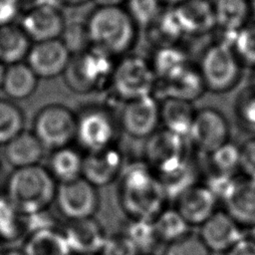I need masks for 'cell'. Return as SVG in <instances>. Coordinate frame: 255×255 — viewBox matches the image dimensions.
Returning a JSON list of instances; mask_svg holds the SVG:
<instances>
[{"label":"cell","mask_w":255,"mask_h":255,"mask_svg":"<svg viewBox=\"0 0 255 255\" xmlns=\"http://www.w3.org/2000/svg\"><path fill=\"white\" fill-rule=\"evenodd\" d=\"M118 179L119 203L129 219L153 220L165 208L164 188L143 160L126 163Z\"/></svg>","instance_id":"1"},{"label":"cell","mask_w":255,"mask_h":255,"mask_svg":"<svg viewBox=\"0 0 255 255\" xmlns=\"http://www.w3.org/2000/svg\"><path fill=\"white\" fill-rule=\"evenodd\" d=\"M91 47L115 59L128 55L138 27L124 6H96L86 21Z\"/></svg>","instance_id":"2"},{"label":"cell","mask_w":255,"mask_h":255,"mask_svg":"<svg viewBox=\"0 0 255 255\" xmlns=\"http://www.w3.org/2000/svg\"><path fill=\"white\" fill-rule=\"evenodd\" d=\"M57 181L41 164L15 168L6 183L5 195L23 214L49 209L55 201Z\"/></svg>","instance_id":"3"},{"label":"cell","mask_w":255,"mask_h":255,"mask_svg":"<svg viewBox=\"0 0 255 255\" xmlns=\"http://www.w3.org/2000/svg\"><path fill=\"white\" fill-rule=\"evenodd\" d=\"M115 66L114 59L90 47L71 56L63 74L67 87L78 94H88L99 91L110 81Z\"/></svg>","instance_id":"4"},{"label":"cell","mask_w":255,"mask_h":255,"mask_svg":"<svg viewBox=\"0 0 255 255\" xmlns=\"http://www.w3.org/2000/svg\"><path fill=\"white\" fill-rule=\"evenodd\" d=\"M157 79L150 61L138 55H125L115 63L110 87L117 98L128 102L153 95Z\"/></svg>","instance_id":"5"},{"label":"cell","mask_w":255,"mask_h":255,"mask_svg":"<svg viewBox=\"0 0 255 255\" xmlns=\"http://www.w3.org/2000/svg\"><path fill=\"white\" fill-rule=\"evenodd\" d=\"M119 121L106 107L91 106L77 114L76 139L87 152L116 145Z\"/></svg>","instance_id":"6"},{"label":"cell","mask_w":255,"mask_h":255,"mask_svg":"<svg viewBox=\"0 0 255 255\" xmlns=\"http://www.w3.org/2000/svg\"><path fill=\"white\" fill-rule=\"evenodd\" d=\"M32 129L45 148L71 145L76 139L77 114L61 104L44 106L35 115Z\"/></svg>","instance_id":"7"},{"label":"cell","mask_w":255,"mask_h":255,"mask_svg":"<svg viewBox=\"0 0 255 255\" xmlns=\"http://www.w3.org/2000/svg\"><path fill=\"white\" fill-rule=\"evenodd\" d=\"M206 90L224 93L231 90L240 76L239 60L226 42H218L208 47L198 67Z\"/></svg>","instance_id":"8"},{"label":"cell","mask_w":255,"mask_h":255,"mask_svg":"<svg viewBox=\"0 0 255 255\" xmlns=\"http://www.w3.org/2000/svg\"><path fill=\"white\" fill-rule=\"evenodd\" d=\"M186 141L187 138L164 128L157 129L146 138L143 161L157 176L164 175L189 157Z\"/></svg>","instance_id":"9"},{"label":"cell","mask_w":255,"mask_h":255,"mask_svg":"<svg viewBox=\"0 0 255 255\" xmlns=\"http://www.w3.org/2000/svg\"><path fill=\"white\" fill-rule=\"evenodd\" d=\"M55 202L61 214L68 220L94 217L100 205L98 188L83 176L58 183Z\"/></svg>","instance_id":"10"},{"label":"cell","mask_w":255,"mask_h":255,"mask_svg":"<svg viewBox=\"0 0 255 255\" xmlns=\"http://www.w3.org/2000/svg\"><path fill=\"white\" fill-rule=\"evenodd\" d=\"M61 9L54 3H34L22 15L20 27L33 43L60 39L66 26Z\"/></svg>","instance_id":"11"},{"label":"cell","mask_w":255,"mask_h":255,"mask_svg":"<svg viewBox=\"0 0 255 255\" xmlns=\"http://www.w3.org/2000/svg\"><path fill=\"white\" fill-rule=\"evenodd\" d=\"M159 124V102L153 95L125 102L119 118L120 128L133 138L146 139Z\"/></svg>","instance_id":"12"},{"label":"cell","mask_w":255,"mask_h":255,"mask_svg":"<svg viewBox=\"0 0 255 255\" xmlns=\"http://www.w3.org/2000/svg\"><path fill=\"white\" fill-rule=\"evenodd\" d=\"M229 127L224 116L212 108L197 110L188 140L201 152L210 154L228 141Z\"/></svg>","instance_id":"13"},{"label":"cell","mask_w":255,"mask_h":255,"mask_svg":"<svg viewBox=\"0 0 255 255\" xmlns=\"http://www.w3.org/2000/svg\"><path fill=\"white\" fill-rule=\"evenodd\" d=\"M71 53L61 39L33 43L26 57V64L39 79H52L63 75Z\"/></svg>","instance_id":"14"},{"label":"cell","mask_w":255,"mask_h":255,"mask_svg":"<svg viewBox=\"0 0 255 255\" xmlns=\"http://www.w3.org/2000/svg\"><path fill=\"white\" fill-rule=\"evenodd\" d=\"M121 149L114 145L84 154L82 176L94 186L103 187L119 178L125 166Z\"/></svg>","instance_id":"15"},{"label":"cell","mask_w":255,"mask_h":255,"mask_svg":"<svg viewBox=\"0 0 255 255\" xmlns=\"http://www.w3.org/2000/svg\"><path fill=\"white\" fill-rule=\"evenodd\" d=\"M62 232L74 255H99L108 238L95 217L68 220Z\"/></svg>","instance_id":"16"},{"label":"cell","mask_w":255,"mask_h":255,"mask_svg":"<svg viewBox=\"0 0 255 255\" xmlns=\"http://www.w3.org/2000/svg\"><path fill=\"white\" fill-rule=\"evenodd\" d=\"M198 235L210 252L228 251L244 238L241 226L226 211H215L200 225Z\"/></svg>","instance_id":"17"},{"label":"cell","mask_w":255,"mask_h":255,"mask_svg":"<svg viewBox=\"0 0 255 255\" xmlns=\"http://www.w3.org/2000/svg\"><path fill=\"white\" fill-rule=\"evenodd\" d=\"M171 9L183 35L201 36L216 28L214 6L209 0H184Z\"/></svg>","instance_id":"18"},{"label":"cell","mask_w":255,"mask_h":255,"mask_svg":"<svg viewBox=\"0 0 255 255\" xmlns=\"http://www.w3.org/2000/svg\"><path fill=\"white\" fill-rule=\"evenodd\" d=\"M175 200V208L189 226H200L205 222L216 211L218 201L205 184L197 183L182 192Z\"/></svg>","instance_id":"19"},{"label":"cell","mask_w":255,"mask_h":255,"mask_svg":"<svg viewBox=\"0 0 255 255\" xmlns=\"http://www.w3.org/2000/svg\"><path fill=\"white\" fill-rule=\"evenodd\" d=\"M155 91L159 92L162 99L172 98L192 103L202 96L206 88L198 68L188 64L172 77L157 81Z\"/></svg>","instance_id":"20"},{"label":"cell","mask_w":255,"mask_h":255,"mask_svg":"<svg viewBox=\"0 0 255 255\" xmlns=\"http://www.w3.org/2000/svg\"><path fill=\"white\" fill-rule=\"evenodd\" d=\"M226 212L240 226H255V181L246 177L236 178L223 200Z\"/></svg>","instance_id":"21"},{"label":"cell","mask_w":255,"mask_h":255,"mask_svg":"<svg viewBox=\"0 0 255 255\" xmlns=\"http://www.w3.org/2000/svg\"><path fill=\"white\" fill-rule=\"evenodd\" d=\"M45 147L32 131L23 130L4 145L3 155L6 161L15 168L40 164Z\"/></svg>","instance_id":"22"},{"label":"cell","mask_w":255,"mask_h":255,"mask_svg":"<svg viewBox=\"0 0 255 255\" xmlns=\"http://www.w3.org/2000/svg\"><path fill=\"white\" fill-rule=\"evenodd\" d=\"M195 112L190 102L172 98L162 99L159 103V121L162 128L188 139Z\"/></svg>","instance_id":"23"},{"label":"cell","mask_w":255,"mask_h":255,"mask_svg":"<svg viewBox=\"0 0 255 255\" xmlns=\"http://www.w3.org/2000/svg\"><path fill=\"white\" fill-rule=\"evenodd\" d=\"M216 27L231 36L247 24L252 10L250 0H215L213 2Z\"/></svg>","instance_id":"24"},{"label":"cell","mask_w":255,"mask_h":255,"mask_svg":"<svg viewBox=\"0 0 255 255\" xmlns=\"http://www.w3.org/2000/svg\"><path fill=\"white\" fill-rule=\"evenodd\" d=\"M39 78L25 63L9 65L5 69L2 89L12 100H25L37 90Z\"/></svg>","instance_id":"25"},{"label":"cell","mask_w":255,"mask_h":255,"mask_svg":"<svg viewBox=\"0 0 255 255\" xmlns=\"http://www.w3.org/2000/svg\"><path fill=\"white\" fill-rule=\"evenodd\" d=\"M84 154L72 145L54 149L48 170L57 183H64L82 177Z\"/></svg>","instance_id":"26"},{"label":"cell","mask_w":255,"mask_h":255,"mask_svg":"<svg viewBox=\"0 0 255 255\" xmlns=\"http://www.w3.org/2000/svg\"><path fill=\"white\" fill-rule=\"evenodd\" d=\"M22 251L25 255H74L62 230L58 228L28 234L25 237Z\"/></svg>","instance_id":"27"},{"label":"cell","mask_w":255,"mask_h":255,"mask_svg":"<svg viewBox=\"0 0 255 255\" xmlns=\"http://www.w3.org/2000/svg\"><path fill=\"white\" fill-rule=\"evenodd\" d=\"M32 44L19 25L0 27V62L8 66L23 62Z\"/></svg>","instance_id":"28"},{"label":"cell","mask_w":255,"mask_h":255,"mask_svg":"<svg viewBox=\"0 0 255 255\" xmlns=\"http://www.w3.org/2000/svg\"><path fill=\"white\" fill-rule=\"evenodd\" d=\"M144 29L147 41L154 49L177 45L178 40L183 36L171 8L163 9Z\"/></svg>","instance_id":"29"},{"label":"cell","mask_w":255,"mask_h":255,"mask_svg":"<svg viewBox=\"0 0 255 255\" xmlns=\"http://www.w3.org/2000/svg\"><path fill=\"white\" fill-rule=\"evenodd\" d=\"M149 61L157 81L172 77L190 64L185 52L177 45L154 49L153 57Z\"/></svg>","instance_id":"30"},{"label":"cell","mask_w":255,"mask_h":255,"mask_svg":"<svg viewBox=\"0 0 255 255\" xmlns=\"http://www.w3.org/2000/svg\"><path fill=\"white\" fill-rule=\"evenodd\" d=\"M166 196L169 199H176L182 192L197 183L198 169L189 157L179 166L170 172L158 176Z\"/></svg>","instance_id":"31"},{"label":"cell","mask_w":255,"mask_h":255,"mask_svg":"<svg viewBox=\"0 0 255 255\" xmlns=\"http://www.w3.org/2000/svg\"><path fill=\"white\" fill-rule=\"evenodd\" d=\"M26 236L25 215L7 198L0 195V242L13 243Z\"/></svg>","instance_id":"32"},{"label":"cell","mask_w":255,"mask_h":255,"mask_svg":"<svg viewBox=\"0 0 255 255\" xmlns=\"http://www.w3.org/2000/svg\"><path fill=\"white\" fill-rule=\"evenodd\" d=\"M160 242L170 243L189 232V224L176 208H164L153 220Z\"/></svg>","instance_id":"33"},{"label":"cell","mask_w":255,"mask_h":255,"mask_svg":"<svg viewBox=\"0 0 255 255\" xmlns=\"http://www.w3.org/2000/svg\"><path fill=\"white\" fill-rule=\"evenodd\" d=\"M25 116L23 111L8 100H0V145L24 130Z\"/></svg>","instance_id":"34"},{"label":"cell","mask_w":255,"mask_h":255,"mask_svg":"<svg viewBox=\"0 0 255 255\" xmlns=\"http://www.w3.org/2000/svg\"><path fill=\"white\" fill-rule=\"evenodd\" d=\"M123 233L134 243L141 254L150 253L149 250L160 242L152 220L129 219Z\"/></svg>","instance_id":"35"},{"label":"cell","mask_w":255,"mask_h":255,"mask_svg":"<svg viewBox=\"0 0 255 255\" xmlns=\"http://www.w3.org/2000/svg\"><path fill=\"white\" fill-rule=\"evenodd\" d=\"M208 155L215 172L233 175L239 168L240 147L229 140Z\"/></svg>","instance_id":"36"},{"label":"cell","mask_w":255,"mask_h":255,"mask_svg":"<svg viewBox=\"0 0 255 255\" xmlns=\"http://www.w3.org/2000/svg\"><path fill=\"white\" fill-rule=\"evenodd\" d=\"M124 7L138 28H145L164 9L160 0H127Z\"/></svg>","instance_id":"37"},{"label":"cell","mask_w":255,"mask_h":255,"mask_svg":"<svg viewBox=\"0 0 255 255\" xmlns=\"http://www.w3.org/2000/svg\"><path fill=\"white\" fill-rule=\"evenodd\" d=\"M232 41V49L238 60L248 66H255V23L243 26Z\"/></svg>","instance_id":"38"},{"label":"cell","mask_w":255,"mask_h":255,"mask_svg":"<svg viewBox=\"0 0 255 255\" xmlns=\"http://www.w3.org/2000/svg\"><path fill=\"white\" fill-rule=\"evenodd\" d=\"M210 253L198 234L188 232L181 238L168 243L163 255H210Z\"/></svg>","instance_id":"39"},{"label":"cell","mask_w":255,"mask_h":255,"mask_svg":"<svg viewBox=\"0 0 255 255\" xmlns=\"http://www.w3.org/2000/svg\"><path fill=\"white\" fill-rule=\"evenodd\" d=\"M60 39L66 45L71 55L78 54L91 47L85 23H66Z\"/></svg>","instance_id":"40"},{"label":"cell","mask_w":255,"mask_h":255,"mask_svg":"<svg viewBox=\"0 0 255 255\" xmlns=\"http://www.w3.org/2000/svg\"><path fill=\"white\" fill-rule=\"evenodd\" d=\"M237 118L248 127H255V86L243 89L235 101Z\"/></svg>","instance_id":"41"},{"label":"cell","mask_w":255,"mask_h":255,"mask_svg":"<svg viewBox=\"0 0 255 255\" xmlns=\"http://www.w3.org/2000/svg\"><path fill=\"white\" fill-rule=\"evenodd\" d=\"M99 255H142L124 233L108 236Z\"/></svg>","instance_id":"42"},{"label":"cell","mask_w":255,"mask_h":255,"mask_svg":"<svg viewBox=\"0 0 255 255\" xmlns=\"http://www.w3.org/2000/svg\"><path fill=\"white\" fill-rule=\"evenodd\" d=\"M235 180L236 178H234L233 175L214 172L208 176L205 185L217 200L221 199L223 201L232 188Z\"/></svg>","instance_id":"43"},{"label":"cell","mask_w":255,"mask_h":255,"mask_svg":"<svg viewBox=\"0 0 255 255\" xmlns=\"http://www.w3.org/2000/svg\"><path fill=\"white\" fill-rule=\"evenodd\" d=\"M239 169L244 177L255 181V138L246 140L240 146Z\"/></svg>","instance_id":"44"},{"label":"cell","mask_w":255,"mask_h":255,"mask_svg":"<svg viewBox=\"0 0 255 255\" xmlns=\"http://www.w3.org/2000/svg\"><path fill=\"white\" fill-rule=\"evenodd\" d=\"M20 10L21 0H0V27L14 24Z\"/></svg>","instance_id":"45"},{"label":"cell","mask_w":255,"mask_h":255,"mask_svg":"<svg viewBox=\"0 0 255 255\" xmlns=\"http://www.w3.org/2000/svg\"><path fill=\"white\" fill-rule=\"evenodd\" d=\"M227 255H255V241L244 237L227 251Z\"/></svg>","instance_id":"46"},{"label":"cell","mask_w":255,"mask_h":255,"mask_svg":"<svg viewBox=\"0 0 255 255\" xmlns=\"http://www.w3.org/2000/svg\"><path fill=\"white\" fill-rule=\"evenodd\" d=\"M96 6H124L127 0H92Z\"/></svg>","instance_id":"47"},{"label":"cell","mask_w":255,"mask_h":255,"mask_svg":"<svg viewBox=\"0 0 255 255\" xmlns=\"http://www.w3.org/2000/svg\"><path fill=\"white\" fill-rule=\"evenodd\" d=\"M60 3H63L67 6H71V7H76V6H81L84 5L86 3H88L89 1L92 0H58Z\"/></svg>","instance_id":"48"},{"label":"cell","mask_w":255,"mask_h":255,"mask_svg":"<svg viewBox=\"0 0 255 255\" xmlns=\"http://www.w3.org/2000/svg\"><path fill=\"white\" fill-rule=\"evenodd\" d=\"M1 255H25V254L22 251V249L9 248V249H4V251Z\"/></svg>","instance_id":"49"},{"label":"cell","mask_w":255,"mask_h":255,"mask_svg":"<svg viewBox=\"0 0 255 255\" xmlns=\"http://www.w3.org/2000/svg\"><path fill=\"white\" fill-rule=\"evenodd\" d=\"M182 1H184V0H160V2L162 3L163 6H168L169 8L176 6L177 4L181 3Z\"/></svg>","instance_id":"50"},{"label":"cell","mask_w":255,"mask_h":255,"mask_svg":"<svg viewBox=\"0 0 255 255\" xmlns=\"http://www.w3.org/2000/svg\"><path fill=\"white\" fill-rule=\"evenodd\" d=\"M5 65L0 62V90L2 89V84H3V78H4V73H5Z\"/></svg>","instance_id":"51"},{"label":"cell","mask_w":255,"mask_h":255,"mask_svg":"<svg viewBox=\"0 0 255 255\" xmlns=\"http://www.w3.org/2000/svg\"><path fill=\"white\" fill-rule=\"evenodd\" d=\"M251 238L255 241V226L251 228Z\"/></svg>","instance_id":"52"},{"label":"cell","mask_w":255,"mask_h":255,"mask_svg":"<svg viewBox=\"0 0 255 255\" xmlns=\"http://www.w3.org/2000/svg\"><path fill=\"white\" fill-rule=\"evenodd\" d=\"M4 251V248H3V245H2V242H0V255L3 253Z\"/></svg>","instance_id":"53"},{"label":"cell","mask_w":255,"mask_h":255,"mask_svg":"<svg viewBox=\"0 0 255 255\" xmlns=\"http://www.w3.org/2000/svg\"><path fill=\"white\" fill-rule=\"evenodd\" d=\"M251 5H252V9H253V11L255 12V1L251 2Z\"/></svg>","instance_id":"54"},{"label":"cell","mask_w":255,"mask_h":255,"mask_svg":"<svg viewBox=\"0 0 255 255\" xmlns=\"http://www.w3.org/2000/svg\"><path fill=\"white\" fill-rule=\"evenodd\" d=\"M1 161H2V154H1V152H0V164H1Z\"/></svg>","instance_id":"55"},{"label":"cell","mask_w":255,"mask_h":255,"mask_svg":"<svg viewBox=\"0 0 255 255\" xmlns=\"http://www.w3.org/2000/svg\"><path fill=\"white\" fill-rule=\"evenodd\" d=\"M142 255H154V254H152V253H148V254H142Z\"/></svg>","instance_id":"56"},{"label":"cell","mask_w":255,"mask_h":255,"mask_svg":"<svg viewBox=\"0 0 255 255\" xmlns=\"http://www.w3.org/2000/svg\"><path fill=\"white\" fill-rule=\"evenodd\" d=\"M250 1H251V2H253V1H255V0H250Z\"/></svg>","instance_id":"57"},{"label":"cell","mask_w":255,"mask_h":255,"mask_svg":"<svg viewBox=\"0 0 255 255\" xmlns=\"http://www.w3.org/2000/svg\"><path fill=\"white\" fill-rule=\"evenodd\" d=\"M253 85H254V86H255V82H254V84H253Z\"/></svg>","instance_id":"58"}]
</instances>
